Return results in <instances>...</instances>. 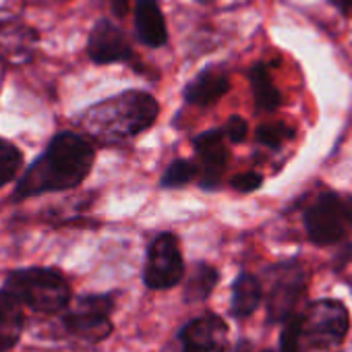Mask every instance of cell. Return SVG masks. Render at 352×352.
Returning <instances> with one entry per match:
<instances>
[{
	"label": "cell",
	"instance_id": "6da1fadb",
	"mask_svg": "<svg viewBox=\"0 0 352 352\" xmlns=\"http://www.w3.org/2000/svg\"><path fill=\"white\" fill-rule=\"evenodd\" d=\"M96 160L94 145L87 137L63 131L52 137L46 151L23 172L15 189V201L44 193L75 189L91 172Z\"/></svg>",
	"mask_w": 352,
	"mask_h": 352
},
{
	"label": "cell",
	"instance_id": "7a4b0ae2",
	"mask_svg": "<svg viewBox=\"0 0 352 352\" xmlns=\"http://www.w3.org/2000/svg\"><path fill=\"white\" fill-rule=\"evenodd\" d=\"M157 112L160 106L151 94L131 89L89 106L79 116V126L102 145H118L147 131Z\"/></svg>",
	"mask_w": 352,
	"mask_h": 352
},
{
	"label": "cell",
	"instance_id": "3957f363",
	"mask_svg": "<svg viewBox=\"0 0 352 352\" xmlns=\"http://www.w3.org/2000/svg\"><path fill=\"white\" fill-rule=\"evenodd\" d=\"M5 288L19 298V302L38 313H60L71 300L67 280L48 267H25L13 272Z\"/></svg>",
	"mask_w": 352,
	"mask_h": 352
},
{
	"label": "cell",
	"instance_id": "277c9868",
	"mask_svg": "<svg viewBox=\"0 0 352 352\" xmlns=\"http://www.w3.org/2000/svg\"><path fill=\"white\" fill-rule=\"evenodd\" d=\"M348 333V311L340 300L311 302L300 315V340L313 350H333Z\"/></svg>",
	"mask_w": 352,
	"mask_h": 352
},
{
	"label": "cell",
	"instance_id": "5b68a950",
	"mask_svg": "<svg viewBox=\"0 0 352 352\" xmlns=\"http://www.w3.org/2000/svg\"><path fill=\"white\" fill-rule=\"evenodd\" d=\"M305 292V270L296 261L272 265L265 272V305L272 323H284L294 315V309Z\"/></svg>",
	"mask_w": 352,
	"mask_h": 352
},
{
	"label": "cell",
	"instance_id": "8992f818",
	"mask_svg": "<svg viewBox=\"0 0 352 352\" xmlns=\"http://www.w3.org/2000/svg\"><path fill=\"white\" fill-rule=\"evenodd\" d=\"M185 276V261L179 247V239L172 232L157 234L149 249L145 261V284L153 290H164L176 286Z\"/></svg>",
	"mask_w": 352,
	"mask_h": 352
},
{
	"label": "cell",
	"instance_id": "52a82bcc",
	"mask_svg": "<svg viewBox=\"0 0 352 352\" xmlns=\"http://www.w3.org/2000/svg\"><path fill=\"white\" fill-rule=\"evenodd\" d=\"M344 201L336 193H319L305 212V228L311 243L327 247L344 236Z\"/></svg>",
	"mask_w": 352,
	"mask_h": 352
},
{
	"label": "cell",
	"instance_id": "ba28073f",
	"mask_svg": "<svg viewBox=\"0 0 352 352\" xmlns=\"http://www.w3.org/2000/svg\"><path fill=\"white\" fill-rule=\"evenodd\" d=\"M112 307H114V300L108 294L83 296L65 315V325L77 338H83L87 342H100L112 329L110 325Z\"/></svg>",
	"mask_w": 352,
	"mask_h": 352
},
{
	"label": "cell",
	"instance_id": "9c48e42d",
	"mask_svg": "<svg viewBox=\"0 0 352 352\" xmlns=\"http://www.w3.org/2000/svg\"><path fill=\"white\" fill-rule=\"evenodd\" d=\"M226 135L224 131L212 129L195 137L193 147L197 153V160L201 164L199 168V183L204 189H216L220 183V176L224 172L228 149H226Z\"/></svg>",
	"mask_w": 352,
	"mask_h": 352
},
{
	"label": "cell",
	"instance_id": "30bf717a",
	"mask_svg": "<svg viewBox=\"0 0 352 352\" xmlns=\"http://www.w3.org/2000/svg\"><path fill=\"white\" fill-rule=\"evenodd\" d=\"M183 352H226L228 327L216 315H201L181 331Z\"/></svg>",
	"mask_w": 352,
	"mask_h": 352
},
{
	"label": "cell",
	"instance_id": "8fae6325",
	"mask_svg": "<svg viewBox=\"0 0 352 352\" xmlns=\"http://www.w3.org/2000/svg\"><path fill=\"white\" fill-rule=\"evenodd\" d=\"M87 54L96 65H112L129 60L133 52L122 30L108 19H100L89 34Z\"/></svg>",
	"mask_w": 352,
	"mask_h": 352
},
{
	"label": "cell",
	"instance_id": "7c38bea8",
	"mask_svg": "<svg viewBox=\"0 0 352 352\" xmlns=\"http://www.w3.org/2000/svg\"><path fill=\"white\" fill-rule=\"evenodd\" d=\"M228 89H230L228 73L220 67H208L193 81H189L183 96L189 104L210 106V104L218 102L220 98H224Z\"/></svg>",
	"mask_w": 352,
	"mask_h": 352
},
{
	"label": "cell",
	"instance_id": "4fadbf2b",
	"mask_svg": "<svg viewBox=\"0 0 352 352\" xmlns=\"http://www.w3.org/2000/svg\"><path fill=\"white\" fill-rule=\"evenodd\" d=\"M135 30L139 40L149 48H160L168 42V30L157 0H135Z\"/></svg>",
	"mask_w": 352,
	"mask_h": 352
},
{
	"label": "cell",
	"instance_id": "5bb4252c",
	"mask_svg": "<svg viewBox=\"0 0 352 352\" xmlns=\"http://www.w3.org/2000/svg\"><path fill=\"white\" fill-rule=\"evenodd\" d=\"M23 331V305L7 288L0 290V352L11 350Z\"/></svg>",
	"mask_w": 352,
	"mask_h": 352
},
{
	"label": "cell",
	"instance_id": "9a60e30c",
	"mask_svg": "<svg viewBox=\"0 0 352 352\" xmlns=\"http://www.w3.org/2000/svg\"><path fill=\"white\" fill-rule=\"evenodd\" d=\"M263 288L261 282L251 274H241L232 286V315L239 319L249 317L261 302Z\"/></svg>",
	"mask_w": 352,
	"mask_h": 352
},
{
	"label": "cell",
	"instance_id": "2e32d148",
	"mask_svg": "<svg viewBox=\"0 0 352 352\" xmlns=\"http://www.w3.org/2000/svg\"><path fill=\"white\" fill-rule=\"evenodd\" d=\"M249 81H251V89H253V98L257 108L265 110V112H274L280 108L282 104V94L278 91V87L274 85L270 71L263 63H257L251 67L249 71Z\"/></svg>",
	"mask_w": 352,
	"mask_h": 352
},
{
	"label": "cell",
	"instance_id": "e0dca14e",
	"mask_svg": "<svg viewBox=\"0 0 352 352\" xmlns=\"http://www.w3.org/2000/svg\"><path fill=\"white\" fill-rule=\"evenodd\" d=\"M218 278L220 276L212 265H208V263L195 265V270L189 276L187 286H185V298L189 302H199V300L208 298L210 292L214 290V286L218 284Z\"/></svg>",
	"mask_w": 352,
	"mask_h": 352
},
{
	"label": "cell",
	"instance_id": "ac0fdd59",
	"mask_svg": "<svg viewBox=\"0 0 352 352\" xmlns=\"http://www.w3.org/2000/svg\"><path fill=\"white\" fill-rule=\"evenodd\" d=\"M199 176V168L195 162L191 160H174L162 174L160 185L164 189H179L189 185L191 181H195Z\"/></svg>",
	"mask_w": 352,
	"mask_h": 352
},
{
	"label": "cell",
	"instance_id": "d6986e66",
	"mask_svg": "<svg viewBox=\"0 0 352 352\" xmlns=\"http://www.w3.org/2000/svg\"><path fill=\"white\" fill-rule=\"evenodd\" d=\"M21 166H23L21 149L15 143L0 137V189L15 179Z\"/></svg>",
	"mask_w": 352,
	"mask_h": 352
},
{
	"label": "cell",
	"instance_id": "ffe728a7",
	"mask_svg": "<svg viewBox=\"0 0 352 352\" xmlns=\"http://www.w3.org/2000/svg\"><path fill=\"white\" fill-rule=\"evenodd\" d=\"M294 137V129L286 126L284 122H272V124H261L257 129V141L270 149H278L286 139Z\"/></svg>",
	"mask_w": 352,
	"mask_h": 352
},
{
	"label": "cell",
	"instance_id": "44dd1931",
	"mask_svg": "<svg viewBox=\"0 0 352 352\" xmlns=\"http://www.w3.org/2000/svg\"><path fill=\"white\" fill-rule=\"evenodd\" d=\"M300 315L294 313L290 319L284 321L280 352H300Z\"/></svg>",
	"mask_w": 352,
	"mask_h": 352
},
{
	"label": "cell",
	"instance_id": "7402d4cb",
	"mask_svg": "<svg viewBox=\"0 0 352 352\" xmlns=\"http://www.w3.org/2000/svg\"><path fill=\"white\" fill-rule=\"evenodd\" d=\"M263 183V176L255 170H249V172H243V174H236L232 179V187L241 193H251V191H257Z\"/></svg>",
	"mask_w": 352,
	"mask_h": 352
},
{
	"label": "cell",
	"instance_id": "603a6c76",
	"mask_svg": "<svg viewBox=\"0 0 352 352\" xmlns=\"http://www.w3.org/2000/svg\"><path fill=\"white\" fill-rule=\"evenodd\" d=\"M224 135L228 141L232 143H243L247 139V133H249V124L243 116H230L228 122L224 124Z\"/></svg>",
	"mask_w": 352,
	"mask_h": 352
},
{
	"label": "cell",
	"instance_id": "cb8c5ba5",
	"mask_svg": "<svg viewBox=\"0 0 352 352\" xmlns=\"http://www.w3.org/2000/svg\"><path fill=\"white\" fill-rule=\"evenodd\" d=\"M110 5H112V11H114L118 17L126 15V9H129V0H110Z\"/></svg>",
	"mask_w": 352,
	"mask_h": 352
},
{
	"label": "cell",
	"instance_id": "d4e9b609",
	"mask_svg": "<svg viewBox=\"0 0 352 352\" xmlns=\"http://www.w3.org/2000/svg\"><path fill=\"white\" fill-rule=\"evenodd\" d=\"M329 3H331L338 11H342V13H350V11H352V0H329Z\"/></svg>",
	"mask_w": 352,
	"mask_h": 352
},
{
	"label": "cell",
	"instance_id": "484cf974",
	"mask_svg": "<svg viewBox=\"0 0 352 352\" xmlns=\"http://www.w3.org/2000/svg\"><path fill=\"white\" fill-rule=\"evenodd\" d=\"M344 214H346V222L352 226V197L344 201Z\"/></svg>",
	"mask_w": 352,
	"mask_h": 352
},
{
	"label": "cell",
	"instance_id": "4316f807",
	"mask_svg": "<svg viewBox=\"0 0 352 352\" xmlns=\"http://www.w3.org/2000/svg\"><path fill=\"white\" fill-rule=\"evenodd\" d=\"M197 3H210V0H197Z\"/></svg>",
	"mask_w": 352,
	"mask_h": 352
}]
</instances>
